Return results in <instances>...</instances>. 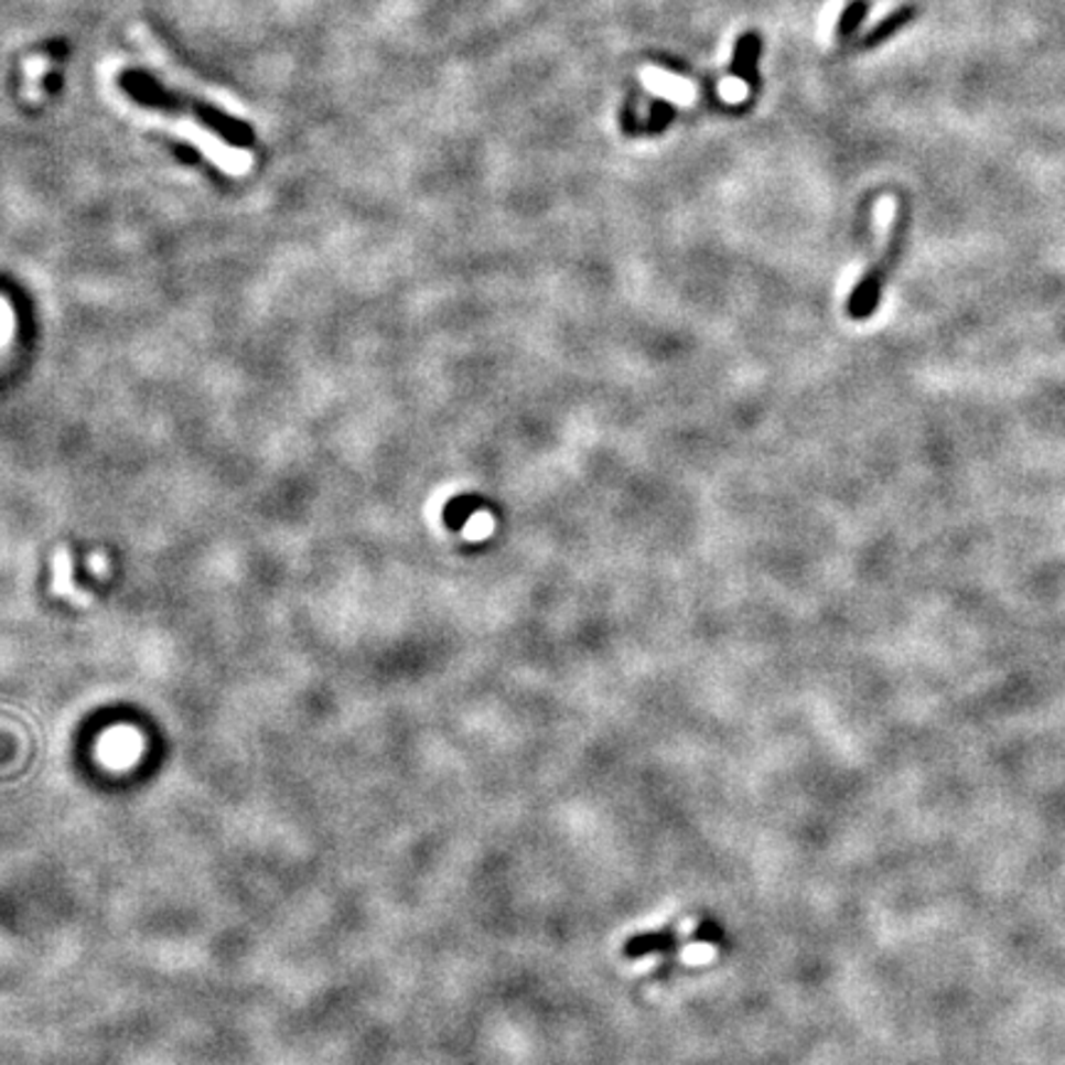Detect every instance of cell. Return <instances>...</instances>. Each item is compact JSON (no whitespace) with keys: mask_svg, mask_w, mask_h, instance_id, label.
<instances>
[{"mask_svg":"<svg viewBox=\"0 0 1065 1065\" xmlns=\"http://www.w3.org/2000/svg\"><path fill=\"white\" fill-rule=\"evenodd\" d=\"M121 89L131 101V114L136 119L175 136L178 141L191 143L193 149L201 151L223 173L237 178L252 169V153L247 149H239V146H229L227 141H223L220 133L211 129L207 121L215 119L207 117L197 107L183 109L181 97L153 85L149 77L127 75L121 82Z\"/></svg>","mask_w":1065,"mask_h":1065,"instance_id":"1","label":"cell"},{"mask_svg":"<svg viewBox=\"0 0 1065 1065\" xmlns=\"http://www.w3.org/2000/svg\"><path fill=\"white\" fill-rule=\"evenodd\" d=\"M907 225H911V220H907V211L901 203L891 223V233H887V243L881 259L871 269H865V275L861 277L859 284L853 287L849 301H846V311H849L851 319L856 321L871 319L873 311L879 309L885 281L891 277V271L897 267V262H901V255L907 239Z\"/></svg>","mask_w":1065,"mask_h":1065,"instance_id":"2","label":"cell"},{"mask_svg":"<svg viewBox=\"0 0 1065 1065\" xmlns=\"http://www.w3.org/2000/svg\"><path fill=\"white\" fill-rule=\"evenodd\" d=\"M760 52H762V35L757 30H747V33L740 35L735 40L733 50V62H730V72L740 82H745L750 89H757L760 82Z\"/></svg>","mask_w":1065,"mask_h":1065,"instance_id":"3","label":"cell"},{"mask_svg":"<svg viewBox=\"0 0 1065 1065\" xmlns=\"http://www.w3.org/2000/svg\"><path fill=\"white\" fill-rule=\"evenodd\" d=\"M57 52L60 47H52L45 52H37V55L28 57L25 72H23V99L28 101H43L45 97V82L52 75V69L57 65Z\"/></svg>","mask_w":1065,"mask_h":1065,"instance_id":"4","label":"cell"},{"mask_svg":"<svg viewBox=\"0 0 1065 1065\" xmlns=\"http://www.w3.org/2000/svg\"><path fill=\"white\" fill-rule=\"evenodd\" d=\"M869 0H851L849 6H843L837 20V37L853 35L863 25V20L869 18Z\"/></svg>","mask_w":1065,"mask_h":1065,"instance_id":"5","label":"cell"},{"mask_svg":"<svg viewBox=\"0 0 1065 1065\" xmlns=\"http://www.w3.org/2000/svg\"><path fill=\"white\" fill-rule=\"evenodd\" d=\"M676 117V107L666 99H654L649 107V119H646V131L649 133H664Z\"/></svg>","mask_w":1065,"mask_h":1065,"instance_id":"6","label":"cell"},{"mask_svg":"<svg viewBox=\"0 0 1065 1065\" xmlns=\"http://www.w3.org/2000/svg\"><path fill=\"white\" fill-rule=\"evenodd\" d=\"M55 592L57 594H72L77 592L75 584L69 580V556L67 550H57L55 556Z\"/></svg>","mask_w":1065,"mask_h":1065,"instance_id":"7","label":"cell"},{"mask_svg":"<svg viewBox=\"0 0 1065 1065\" xmlns=\"http://www.w3.org/2000/svg\"><path fill=\"white\" fill-rule=\"evenodd\" d=\"M622 131L626 136H634L636 131H639V123H636V107H634L632 97L626 99L624 107H622Z\"/></svg>","mask_w":1065,"mask_h":1065,"instance_id":"8","label":"cell"}]
</instances>
